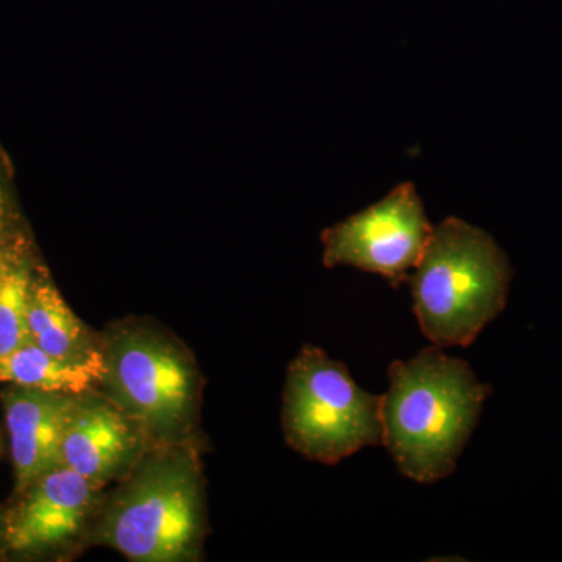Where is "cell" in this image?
<instances>
[{
	"instance_id": "obj_1",
	"label": "cell",
	"mask_w": 562,
	"mask_h": 562,
	"mask_svg": "<svg viewBox=\"0 0 562 562\" xmlns=\"http://www.w3.org/2000/svg\"><path fill=\"white\" fill-rule=\"evenodd\" d=\"M205 480L194 442L154 443L103 498L87 547L133 562L202 560Z\"/></svg>"
},
{
	"instance_id": "obj_2",
	"label": "cell",
	"mask_w": 562,
	"mask_h": 562,
	"mask_svg": "<svg viewBox=\"0 0 562 562\" xmlns=\"http://www.w3.org/2000/svg\"><path fill=\"white\" fill-rule=\"evenodd\" d=\"M382 395L383 442L398 471L417 483H435L457 469L491 387L471 366L441 347L390 366Z\"/></svg>"
},
{
	"instance_id": "obj_3",
	"label": "cell",
	"mask_w": 562,
	"mask_h": 562,
	"mask_svg": "<svg viewBox=\"0 0 562 562\" xmlns=\"http://www.w3.org/2000/svg\"><path fill=\"white\" fill-rule=\"evenodd\" d=\"M505 251L458 217L432 227L412 281L414 313L436 347H468L503 312L512 283Z\"/></svg>"
},
{
	"instance_id": "obj_4",
	"label": "cell",
	"mask_w": 562,
	"mask_h": 562,
	"mask_svg": "<svg viewBox=\"0 0 562 562\" xmlns=\"http://www.w3.org/2000/svg\"><path fill=\"white\" fill-rule=\"evenodd\" d=\"M102 335L99 390L139 425L151 443L192 441L202 375L188 347L146 321L127 319Z\"/></svg>"
},
{
	"instance_id": "obj_5",
	"label": "cell",
	"mask_w": 562,
	"mask_h": 562,
	"mask_svg": "<svg viewBox=\"0 0 562 562\" xmlns=\"http://www.w3.org/2000/svg\"><path fill=\"white\" fill-rule=\"evenodd\" d=\"M281 422L288 446L322 464L383 442L382 397L362 391L342 362L313 346L288 368Z\"/></svg>"
},
{
	"instance_id": "obj_6",
	"label": "cell",
	"mask_w": 562,
	"mask_h": 562,
	"mask_svg": "<svg viewBox=\"0 0 562 562\" xmlns=\"http://www.w3.org/2000/svg\"><path fill=\"white\" fill-rule=\"evenodd\" d=\"M431 232L416 187L406 181L382 201L322 233L324 265L379 273L398 286L409 280Z\"/></svg>"
},
{
	"instance_id": "obj_7",
	"label": "cell",
	"mask_w": 562,
	"mask_h": 562,
	"mask_svg": "<svg viewBox=\"0 0 562 562\" xmlns=\"http://www.w3.org/2000/svg\"><path fill=\"white\" fill-rule=\"evenodd\" d=\"M5 514V550L20 557L88 549L105 492L66 465L41 475Z\"/></svg>"
},
{
	"instance_id": "obj_8",
	"label": "cell",
	"mask_w": 562,
	"mask_h": 562,
	"mask_svg": "<svg viewBox=\"0 0 562 562\" xmlns=\"http://www.w3.org/2000/svg\"><path fill=\"white\" fill-rule=\"evenodd\" d=\"M150 446L146 432L99 387L74 398L61 462L94 486L120 483Z\"/></svg>"
},
{
	"instance_id": "obj_9",
	"label": "cell",
	"mask_w": 562,
	"mask_h": 562,
	"mask_svg": "<svg viewBox=\"0 0 562 562\" xmlns=\"http://www.w3.org/2000/svg\"><path fill=\"white\" fill-rule=\"evenodd\" d=\"M76 395L10 384L2 392L14 468V492L20 495L35 480L63 465L61 443Z\"/></svg>"
},
{
	"instance_id": "obj_10",
	"label": "cell",
	"mask_w": 562,
	"mask_h": 562,
	"mask_svg": "<svg viewBox=\"0 0 562 562\" xmlns=\"http://www.w3.org/2000/svg\"><path fill=\"white\" fill-rule=\"evenodd\" d=\"M29 341L60 360L103 368L102 335L92 331L46 277L33 276L27 310Z\"/></svg>"
},
{
	"instance_id": "obj_11",
	"label": "cell",
	"mask_w": 562,
	"mask_h": 562,
	"mask_svg": "<svg viewBox=\"0 0 562 562\" xmlns=\"http://www.w3.org/2000/svg\"><path fill=\"white\" fill-rule=\"evenodd\" d=\"M105 368L77 364L47 353L27 341L0 358V383L18 384L58 394L80 395L101 386Z\"/></svg>"
},
{
	"instance_id": "obj_12",
	"label": "cell",
	"mask_w": 562,
	"mask_h": 562,
	"mask_svg": "<svg viewBox=\"0 0 562 562\" xmlns=\"http://www.w3.org/2000/svg\"><path fill=\"white\" fill-rule=\"evenodd\" d=\"M33 273L29 262L7 257L0 276V358L29 341L27 310Z\"/></svg>"
},
{
	"instance_id": "obj_13",
	"label": "cell",
	"mask_w": 562,
	"mask_h": 562,
	"mask_svg": "<svg viewBox=\"0 0 562 562\" xmlns=\"http://www.w3.org/2000/svg\"><path fill=\"white\" fill-rule=\"evenodd\" d=\"M0 549H5V514L0 512Z\"/></svg>"
},
{
	"instance_id": "obj_14",
	"label": "cell",
	"mask_w": 562,
	"mask_h": 562,
	"mask_svg": "<svg viewBox=\"0 0 562 562\" xmlns=\"http://www.w3.org/2000/svg\"><path fill=\"white\" fill-rule=\"evenodd\" d=\"M5 260H7L5 255H3L2 251H0V276H2L3 266H5Z\"/></svg>"
}]
</instances>
